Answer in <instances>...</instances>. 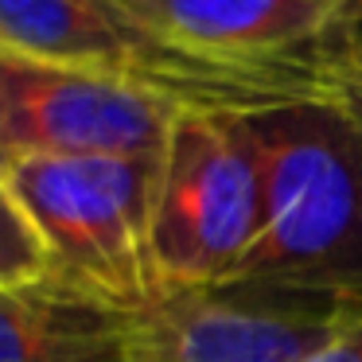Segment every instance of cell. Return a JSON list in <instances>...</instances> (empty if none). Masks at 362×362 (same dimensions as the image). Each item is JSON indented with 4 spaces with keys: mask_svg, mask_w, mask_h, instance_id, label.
I'll return each mask as SVG.
<instances>
[{
    "mask_svg": "<svg viewBox=\"0 0 362 362\" xmlns=\"http://www.w3.org/2000/svg\"><path fill=\"white\" fill-rule=\"evenodd\" d=\"M4 164H8V152H4V141H0V172H4Z\"/></svg>",
    "mask_w": 362,
    "mask_h": 362,
    "instance_id": "cell-11",
    "label": "cell"
},
{
    "mask_svg": "<svg viewBox=\"0 0 362 362\" xmlns=\"http://www.w3.org/2000/svg\"><path fill=\"white\" fill-rule=\"evenodd\" d=\"M362 315V296L296 284L160 292L133 312V362H308Z\"/></svg>",
    "mask_w": 362,
    "mask_h": 362,
    "instance_id": "cell-5",
    "label": "cell"
},
{
    "mask_svg": "<svg viewBox=\"0 0 362 362\" xmlns=\"http://www.w3.org/2000/svg\"><path fill=\"white\" fill-rule=\"evenodd\" d=\"M308 362H362V315L335 339V343H327L320 354H312Z\"/></svg>",
    "mask_w": 362,
    "mask_h": 362,
    "instance_id": "cell-10",
    "label": "cell"
},
{
    "mask_svg": "<svg viewBox=\"0 0 362 362\" xmlns=\"http://www.w3.org/2000/svg\"><path fill=\"white\" fill-rule=\"evenodd\" d=\"M187 51L230 63H343L358 59L362 0H113Z\"/></svg>",
    "mask_w": 362,
    "mask_h": 362,
    "instance_id": "cell-7",
    "label": "cell"
},
{
    "mask_svg": "<svg viewBox=\"0 0 362 362\" xmlns=\"http://www.w3.org/2000/svg\"><path fill=\"white\" fill-rule=\"evenodd\" d=\"M0 51L105 74L203 113H265L362 94V55L288 66L230 63L164 40L113 0H0Z\"/></svg>",
    "mask_w": 362,
    "mask_h": 362,
    "instance_id": "cell-1",
    "label": "cell"
},
{
    "mask_svg": "<svg viewBox=\"0 0 362 362\" xmlns=\"http://www.w3.org/2000/svg\"><path fill=\"white\" fill-rule=\"evenodd\" d=\"M35 276H47V257H43L32 222L24 218L20 203L12 199L8 183L0 175V284H20Z\"/></svg>",
    "mask_w": 362,
    "mask_h": 362,
    "instance_id": "cell-9",
    "label": "cell"
},
{
    "mask_svg": "<svg viewBox=\"0 0 362 362\" xmlns=\"http://www.w3.org/2000/svg\"><path fill=\"white\" fill-rule=\"evenodd\" d=\"M261 175V234L226 284L362 296V121L354 102L245 113Z\"/></svg>",
    "mask_w": 362,
    "mask_h": 362,
    "instance_id": "cell-2",
    "label": "cell"
},
{
    "mask_svg": "<svg viewBox=\"0 0 362 362\" xmlns=\"http://www.w3.org/2000/svg\"><path fill=\"white\" fill-rule=\"evenodd\" d=\"M160 160L12 156L4 183L32 222L47 276L141 312L160 296L148 250Z\"/></svg>",
    "mask_w": 362,
    "mask_h": 362,
    "instance_id": "cell-3",
    "label": "cell"
},
{
    "mask_svg": "<svg viewBox=\"0 0 362 362\" xmlns=\"http://www.w3.org/2000/svg\"><path fill=\"white\" fill-rule=\"evenodd\" d=\"M0 362H133V312L51 276L0 284Z\"/></svg>",
    "mask_w": 362,
    "mask_h": 362,
    "instance_id": "cell-8",
    "label": "cell"
},
{
    "mask_svg": "<svg viewBox=\"0 0 362 362\" xmlns=\"http://www.w3.org/2000/svg\"><path fill=\"white\" fill-rule=\"evenodd\" d=\"M261 234L245 113L183 110L156 168L148 250L160 292L226 284Z\"/></svg>",
    "mask_w": 362,
    "mask_h": 362,
    "instance_id": "cell-4",
    "label": "cell"
},
{
    "mask_svg": "<svg viewBox=\"0 0 362 362\" xmlns=\"http://www.w3.org/2000/svg\"><path fill=\"white\" fill-rule=\"evenodd\" d=\"M354 113H358V121H362V94L354 98Z\"/></svg>",
    "mask_w": 362,
    "mask_h": 362,
    "instance_id": "cell-12",
    "label": "cell"
},
{
    "mask_svg": "<svg viewBox=\"0 0 362 362\" xmlns=\"http://www.w3.org/2000/svg\"><path fill=\"white\" fill-rule=\"evenodd\" d=\"M180 105L90 71L0 51V141L12 156L160 160Z\"/></svg>",
    "mask_w": 362,
    "mask_h": 362,
    "instance_id": "cell-6",
    "label": "cell"
}]
</instances>
